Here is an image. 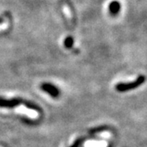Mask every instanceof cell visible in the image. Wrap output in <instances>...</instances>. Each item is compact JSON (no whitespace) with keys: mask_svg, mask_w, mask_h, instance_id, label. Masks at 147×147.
Returning a JSON list of instances; mask_svg holds the SVG:
<instances>
[{"mask_svg":"<svg viewBox=\"0 0 147 147\" xmlns=\"http://www.w3.org/2000/svg\"><path fill=\"white\" fill-rule=\"evenodd\" d=\"M21 100L20 99H10L6 100L3 98H0V107H5V108H13L21 104Z\"/></svg>","mask_w":147,"mask_h":147,"instance_id":"obj_3","label":"cell"},{"mask_svg":"<svg viewBox=\"0 0 147 147\" xmlns=\"http://www.w3.org/2000/svg\"><path fill=\"white\" fill-rule=\"evenodd\" d=\"M108 8H109V13H110V16H118L121 10L120 3L119 1H117V0H114L112 2H110Z\"/></svg>","mask_w":147,"mask_h":147,"instance_id":"obj_4","label":"cell"},{"mask_svg":"<svg viewBox=\"0 0 147 147\" xmlns=\"http://www.w3.org/2000/svg\"><path fill=\"white\" fill-rule=\"evenodd\" d=\"M82 142H83V139H79V140H77L76 142H74L70 147H79V146L82 143Z\"/></svg>","mask_w":147,"mask_h":147,"instance_id":"obj_6","label":"cell"},{"mask_svg":"<svg viewBox=\"0 0 147 147\" xmlns=\"http://www.w3.org/2000/svg\"><path fill=\"white\" fill-rule=\"evenodd\" d=\"M64 45L66 48H71L74 45V38L72 37H67L65 41H64Z\"/></svg>","mask_w":147,"mask_h":147,"instance_id":"obj_5","label":"cell"},{"mask_svg":"<svg viewBox=\"0 0 147 147\" xmlns=\"http://www.w3.org/2000/svg\"><path fill=\"white\" fill-rule=\"evenodd\" d=\"M146 78L145 75H139L137 79L132 82L119 83V84H116L115 89L119 92H124L129 91V90L136 89L144 84L146 82Z\"/></svg>","mask_w":147,"mask_h":147,"instance_id":"obj_1","label":"cell"},{"mask_svg":"<svg viewBox=\"0 0 147 147\" xmlns=\"http://www.w3.org/2000/svg\"><path fill=\"white\" fill-rule=\"evenodd\" d=\"M41 88L44 92H47L50 96H52L53 97H54V98L57 97L58 96L60 95V92H59L57 88L51 84H42L41 85Z\"/></svg>","mask_w":147,"mask_h":147,"instance_id":"obj_2","label":"cell"}]
</instances>
